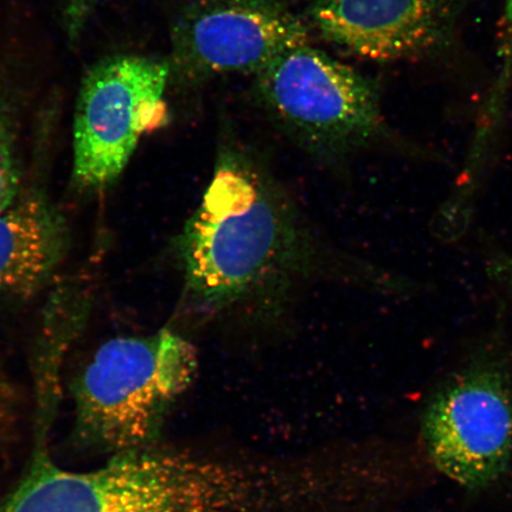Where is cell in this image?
Returning <instances> with one entry per match:
<instances>
[{"label":"cell","instance_id":"52a82bcc","mask_svg":"<svg viewBox=\"0 0 512 512\" xmlns=\"http://www.w3.org/2000/svg\"><path fill=\"white\" fill-rule=\"evenodd\" d=\"M171 42V70L200 81L256 74L310 40L306 25L278 0H200L179 15Z\"/></svg>","mask_w":512,"mask_h":512},{"label":"cell","instance_id":"277c9868","mask_svg":"<svg viewBox=\"0 0 512 512\" xmlns=\"http://www.w3.org/2000/svg\"><path fill=\"white\" fill-rule=\"evenodd\" d=\"M255 75L268 113L312 152L343 155L384 133L373 83L310 43L286 51Z\"/></svg>","mask_w":512,"mask_h":512},{"label":"cell","instance_id":"30bf717a","mask_svg":"<svg viewBox=\"0 0 512 512\" xmlns=\"http://www.w3.org/2000/svg\"><path fill=\"white\" fill-rule=\"evenodd\" d=\"M14 121L10 106L0 93V213L18 198L19 174Z\"/></svg>","mask_w":512,"mask_h":512},{"label":"cell","instance_id":"8fae6325","mask_svg":"<svg viewBox=\"0 0 512 512\" xmlns=\"http://www.w3.org/2000/svg\"><path fill=\"white\" fill-rule=\"evenodd\" d=\"M101 0H67L66 22L70 37H76L85 27L87 18Z\"/></svg>","mask_w":512,"mask_h":512},{"label":"cell","instance_id":"ba28073f","mask_svg":"<svg viewBox=\"0 0 512 512\" xmlns=\"http://www.w3.org/2000/svg\"><path fill=\"white\" fill-rule=\"evenodd\" d=\"M464 0H312L325 40L361 59L389 62L431 53L451 35Z\"/></svg>","mask_w":512,"mask_h":512},{"label":"cell","instance_id":"3957f363","mask_svg":"<svg viewBox=\"0 0 512 512\" xmlns=\"http://www.w3.org/2000/svg\"><path fill=\"white\" fill-rule=\"evenodd\" d=\"M197 370L194 345L168 330L102 344L74 389L79 437L114 454L151 446Z\"/></svg>","mask_w":512,"mask_h":512},{"label":"cell","instance_id":"9c48e42d","mask_svg":"<svg viewBox=\"0 0 512 512\" xmlns=\"http://www.w3.org/2000/svg\"><path fill=\"white\" fill-rule=\"evenodd\" d=\"M64 247L66 230L48 203L17 198L0 213V290L34 291L60 264Z\"/></svg>","mask_w":512,"mask_h":512},{"label":"cell","instance_id":"7c38bea8","mask_svg":"<svg viewBox=\"0 0 512 512\" xmlns=\"http://www.w3.org/2000/svg\"><path fill=\"white\" fill-rule=\"evenodd\" d=\"M503 38L504 68L501 83L498 86L499 91L502 92L505 85H507L510 73H512V0H507V3H505Z\"/></svg>","mask_w":512,"mask_h":512},{"label":"cell","instance_id":"7a4b0ae2","mask_svg":"<svg viewBox=\"0 0 512 512\" xmlns=\"http://www.w3.org/2000/svg\"><path fill=\"white\" fill-rule=\"evenodd\" d=\"M241 504L238 475L224 459L147 446L78 472L38 448L0 512H240Z\"/></svg>","mask_w":512,"mask_h":512},{"label":"cell","instance_id":"5b68a950","mask_svg":"<svg viewBox=\"0 0 512 512\" xmlns=\"http://www.w3.org/2000/svg\"><path fill=\"white\" fill-rule=\"evenodd\" d=\"M422 439L446 477L470 490L497 482L512 459V384L507 360L485 348L427 403Z\"/></svg>","mask_w":512,"mask_h":512},{"label":"cell","instance_id":"8992f818","mask_svg":"<svg viewBox=\"0 0 512 512\" xmlns=\"http://www.w3.org/2000/svg\"><path fill=\"white\" fill-rule=\"evenodd\" d=\"M169 62L121 55L83 79L74 121V181L101 190L117 181L145 134L168 119Z\"/></svg>","mask_w":512,"mask_h":512},{"label":"cell","instance_id":"6da1fadb","mask_svg":"<svg viewBox=\"0 0 512 512\" xmlns=\"http://www.w3.org/2000/svg\"><path fill=\"white\" fill-rule=\"evenodd\" d=\"M302 247L297 220L270 179L239 151H221L177 241L185 297L197 310L226 309L296 266Z\"/></svg>","mask_w":512,"mask_h":512}]
</instances>
